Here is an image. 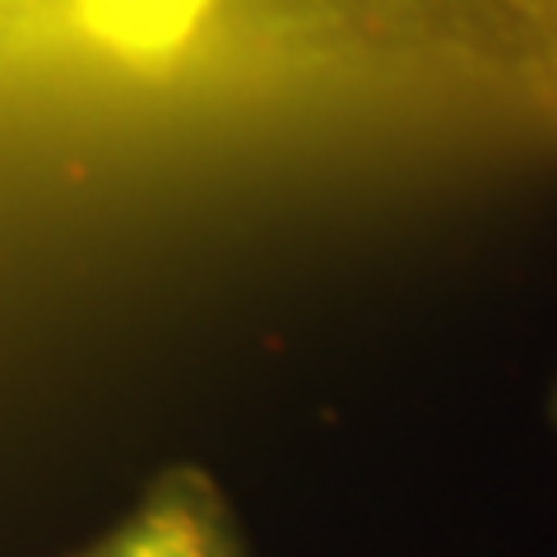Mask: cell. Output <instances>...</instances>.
<instances>
[{"label": "cell", "mask_w": 557, "mask_h": 557, "mask_svg": "<svg viewBox=\"0 0 557 557\" xmlns=\"http://www.w3.org/2000/svg\"><path fill=\"white\" fill-rule=\"evenodd\" d=\"M79 557H247V539L200 465H172Z\"/></svg>", "instance_id": "obj_1"}, {"label": "cell", "mask_w": 557, "mask_h": 557, "mask_svg": "<svg viewBox=\"0 0 557 557\" xmlns=\"http://www.w3.org/2000/svg\"><path fill=\"white\" fill-rule=\"evenodd\" d=\"M507 5L539 24V89L557 116V0H507Z\"/></svg>", "instance_id": "obj_2"}, {"label": "cell", "mask_w": 557, "mask_h": 557, "mask_svg": "<svg viewBox=\"0 0 557 557\" xmlns=\"http://www.w3.org/2000/svg\"><path fill=\"white\" fill-rule=\"evenodd\" d=\"M553 418H557V391H553Z\"/></svg>", "instance_id": "obj_3"}]
</instances>
